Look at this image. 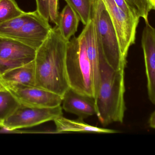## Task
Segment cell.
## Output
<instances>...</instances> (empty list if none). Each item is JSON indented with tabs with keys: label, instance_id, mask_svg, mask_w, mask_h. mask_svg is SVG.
I'll list each match as a JSON object with an SVG mask.
<instances>
[{
	"label": "cell",
	"instance_id": "cell-1",
	"mask_svg": "<svg viewBox=\"0 0 155 155\" xmlns=\"http://www.w3.org/2000/svg\"><path fill=\"white\" fill-rule=\"evenodd\" d=\"M68 42L55 25L36 50L35 59L36 86L62 97L70 87L66 69Z\"/></svg>",
	"mask_w": 155,
	"mask_h": 155
},
{
	"label": "cell",
	"instance_id": "cell-2",
	"mask_svg": "<svg viewBox=\"0 0 155 155\" xmlns=\"http://www.w3.org/2000/svg\"><path fill=\"white\" fill-rule=\"evenodd\" d=\"M124 76V70L112 68L106 62L101 52L100 80L95 100L96 115L104 126L124 122L126 110Z\"/></svg>",
	"mask_w": 155,
	"mask_h": 155
},
{
	"label": "cell",
	"instance_id": "cell-3",
	"mask_svg": "<svg viewBox=\"0 0 155 155\" xmlns=\"http://www.w3.org/2000/svg\"><path fill=\"white\" fill-rule=\"evenodd\" d=\"M66 69L70 87L77 93L95 98L100 80L87 51L84 34L71 38L67 43Z\"/></svg>",
	"mask_w": 155,
	"mask_h": 155
},
{
	"label": "cell",
	"instance_id": "cell-4",
	"mask_svg": "<svg viewBox=\"0 0 155 155\" xmlns=\"http://www.w3.org/2000/svg\"><path fill=\"white\" fill-rule=\"evenodd\" d=\"M92 17L98 45L106 62L114 70H125L127 61L122 55L116 33L103 0H93Z\"/></svg>",
	"mask_w": 155,
	"mask_h": 155
},
{
	"label": "cell",
	"instance_id": "cell-5",
	"mask_svg": "<svg viewBox=\"0 0 155 155\" xmlns=\"http://www.w3.org/2000/svg\"><path fill=\"white\" fill-rule=\"evenodd\" d=\"M61 106L50 108L28 107L20 106L4 121V128L8 131L36 126L49 121H54L63 116Z\"/></svg>",
	"mask_w": 155,
	"mask_h": 155
},
{
	"label": "cell",
	"instance_id": "cell-6",
	"mask_svg": "<svg viewBox=\"0 0 155 155\" xmlns=\"http://www.w3.org/2000/svg\"><path fill=\"white\" fill-rule=\"evenodd\" d=\"M103 1L116 33L122 55L127 60L129 48L135 42L140 17L126 13L117 5L114 0Z\"/></svg>",
	"mask_w": 155,
	"mask_h": 155
},
{
	"label": "cell",
	"instance_id": "cell-7",
	"mask_svg": "<svg viewBox=\"0 0 155 155\" xmlns=\"http://www.w3.org/2000/svg\"><path fill=\"white\" fill-rule=\"evenodd\" d=\"M5 83L6 90L18 103L28 107L50 108L61 106L62 96L36 86Z\"/></svg>",
	"mask_w": 155,
	"mask_h": 155
},
{
	"label": "cell",
	"instance_id": "cell-8",
	"mask_svg": "<svg viewBox=\"0 0 155 155\" xmlns=\"http://www.w3.org/2000/svg\"><path fill=\"white\" fill-rule=\"evenodd\" d=\"M52 28L36 10L28 12L26 21L15 39L37 50L47 39Z\"/></svg>",
	"mask_w": 155,
	"mask_h": 155
},
{
	"label": "cell",
	"instance_id": "cell-9",
	"mask_svg": "<svg viewBox=\"0 0 155 155\" xmlns=\"http://www.w3.org/2000/svg\"><path fill=\"white\" fill-rule=\"evenodd\" d=\"M141 43L147 78L148 98L155 105V28L149 22L145 23Z\"/></svg>",
	"mask_w": 155,
	"mask_h": 155
},
{
	"label": "cell",
	"instance_id": "cell-10",
	"mask_svg": "<svg viewBox=\"0 0 155 155\" xmlns=\"http://www.w3.org/2000/svg\"><path fill=\"white\" fill-rule=\"evenodd\" d=\"M36 52L16 39L0 37V57L13 67L34 61Z\"/></svg>",
	"mask_w": 155,
	"mask_h": 155
},
{
	"label": "cell",
	"instance_id": "cell-11",
	"mask_svg": "<svg viewBox=\"0 0 155 155\" xmlns=\"http://www.w3.org/2000/svg\"><path fill=\"white\" fill-rule=\"evenodd\" d=\"M62 108L67 113L73 114L83 120L96 115L94 97L77 93L71 87L63 96Z\"/></svg>",
	"mask_w": 155,
	"mask_h": 155
},
{
	"label": "cell",
	"instance_id": "cell-12",
	"mask_svg": "<svg viewBox=\"0 0 155 155\" xmlns=\"http://www.w3.org/2000/svg\"><path fill=\"white\" fill-rule=\"evenodd\" d=\"M1 76L3 81L8 83L36 86L35 60L25 64L10 68Z\"/></svg>",
	"mask_w": 155,
	"mask_h": 155
},
{
	"label": "cell",
	"instance_id": "cell-13",
	"mask_svg": "<svg viewBox=\"0 0 155 155\" xmlns=\"http://www.w3.org/2000/svg\"><path fill=\"white\" fill-rule=\"evenodd\" d=\"M83 120H71L64 117L63 116L54 120L56 128L55 133H61L66 132L78 133H116V130L106 129L90 125L83 122Z\"/></svg>",
	"mask_w": 155,
	"mask_h": 155
},
{
	"label": "cell",
	"instance_id": "cell-14",
	"mask_svg": "<svg viewBox=\"0 0 155 155\" xmlns=\"http://www.w3.org/2000/svg\"><path fill=\"white\" fill-rule=\"evenodd\" d=\"M80 21L77 13L68 4L59 14L57 26L61 35L66 41H69L77 32Z\"/></svg>",
	"mask_w": 155,
	"mask_h": 155
},
{
	"label": "cell",
	"instance_id": "cell-15",
	"mask_svg": "<svg viewBox=\"0 0 155 155\" xmlns=\"http://www.w3.org/2000/svg\"><path fill=\"white\" fill-rule=\"evenodd\" d=\"M28 12L12 20L0 23V37L15 39L16 35L26 21Z\"/></svg>",
	"mask_w": 155,
	"mask_h": 155
},
{
	"label": "cell",
	"instance_id": "cell-16",
	"mask_svg": "<svg viewBox=\"0 0 155 155\" xmlns=\"http://www.w3.org/2000/svg\"><path fill=\"white\" fill-rule=\"evenodd\" d=\"M25 13L15 0H0V23L17 18Z\"/></svg>",
	"mask_w": 155,
	"mask_h": 155
},
{
	"label": "cell",
	"instance_id": "cell-17",
	"mask_svg": "<svg viewBox=\"0 0 155 155\" xmlns=\"http://www.w3.org/2000/svg\"><path fill=\"white\" fill-rule=\"evenodd\" d=\"M21 105L8 91H0V118L4 121Z\"/></svg>",
	"mask_w": 155,
	"mask_h": 155
},
{
	"label": "cell",
	"instance_id": "cell-18",
	"mask_svg": "<svg viewBox=\"0 0 155 155\" xmlns=\"http://www.w3.org/2000/svg\"><path fill=\"white\" fill-rule=\"evenodd\" d=\"M77 13L80 21L85 25L92 18L93 0H64Z\"/></svg>",
	"mask_w": 155,
	"mask_h": 155
},
{
	"label": "cell",
	"instance_id": "cell-19",
	"mask_svg": "<svg viewBox=\"0 0 155 155\" xmlns=\"http://www.w3.org/2000/svg\"><path fill=\"white\" fill-rule=\"evenodd\" d=\"M128 5L133 9L139 17L144 20L145 23L149 22L148 16L153 10L149 0H125Z\"/></svg>",
	"mask_w": 155,
	"mask_h": 155
},
{
	"label": "cell",
	"instance_id": "cell-20",
	"mask_svg": "<svg viewBox=\"0 0 155 155\" xmlns=\"http://www.w3.org/2000/svg\"><path fill=\"white\" fill-rule=\"evenodd\" d=\"M36 11L45 19L49 22L50 10L49 0H35Z\"/></svg>",
	"mask_w": 155,
	"mask_h": 155
},
{
	"label": "cell",
	"instance_id": "cell-21",
	"mask_svg": "<svg viewBox=\"0 0 155 155\" xmlns=\"http://www.w3.org/2000/svg\"><path fill=\"white\" fill-rule=\"evenodd\" d=\"M116 4L122 11L129 15L138 16L137 14L128 5L125 0H114Z\"/></svg>",
	"mask_w": 155,
	"mask_h": 155
},
{
	"label": "cell",
	"instance_id": "cell-22",
	"mask_svg": "<svg viewBox=\"0 0 155 155\" xmlns=\"http://www.w3.org/2000/svg\"><path fill=\"white\" fill-rule=\"evenodd\" d=\"M12 67H14L8 63L5 62L0 57V75H2L6 70Z\"/></svg>",
	"mask_w": 155,
	"mask_h": 155
},
{
	"label": "cell",
	"instance_id": "cell-23",
	"mask_svg": "<svg viewBox=\"0 0 155 155\" xmlns=\"http://www.w3.org/2000/svg\"><path fill=\"white\" fill-rule=\"evenodd\" d=\"M148 123L151 128L155 129V111L150 116Z\"/></svg>",
	"mask_w": 155,
	"mask_h": 155
},
{
	"label": "cell",
	"instance_id": "cell-24",
	"mask_svg": "<svg viewBox=\"0 0 155 155\" xmlns=\"http://www.w3.org/2000/svg\"><path fill=\"white\" fill-rule=\"evenodd\" d=\"M7 91L5 87V83L2 78L0 75V91Z\"/></svg>",
	"mask_w": 155,
	"mask_h": 155
},
{
	"label": "cell",
	"instance_id": "cell-25",
	"mask_svg": "<svg viewBox=\"0 0 155 155\" xmlns=\"http://www.w3.org/2000/svg\"><path fill=\"white\" fill-rule=\"evenodd\" d=\"M153 10H155V0H149Z\"/></svg>",
	"mask_w": 155,
	"mask_h": 155
},
{
	"label": "cell",
	"instance_id": "cell-26",
	"mask_svg": "<svg viewBox=\"0 0 155 155\" xmlns=\"http://www.w3.org/2000/svg\"><path fill=\"white\" fill-rule=\"evenodd\" d=\"M4 120H2V119H1L0 118V128L1 127H3L4 126Z\"/></svg>",
	"mask_w": 155,
	"mask_h": 155
}]
</instances>
